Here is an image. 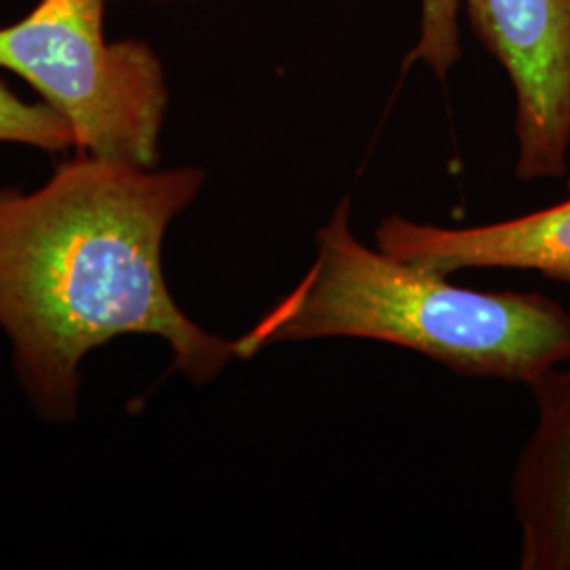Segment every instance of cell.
I'll use <instances>...</instances> for the list:
<instances>
[{"label":"cell","instance_id":"obj_4","mask_svg":"<svg viewBox=\"0 0 570 570\" xmlns=\"http://www.w3.org/2000/svg\"><path fill=\"white\" fill-rule=\"evenodd\" d=\"M515 91V176L560 178L570 150V0H463Z\"/></svg>","mask_w":570,"mask_h":570},{"label":"cell","instance_id":"obj_6","mask_svg":"<svg viewBox=\"0 0 570 570\" xmlns=\"http://www.w3.org/2000/svg\"><path fill=\"white\" fill-rule=\"evenodd\" d=\"M527 387L537 425L511 478L520 569L570 570V360Z\"/></svg>","mask_w":570,"mask_h":570},{"label":"cell","instance_id":"obj_2","mask_svg":"<svg viewBox=\"0 0 570 570\" xmlns=\"http://www.w3.org/2000/svg\"><path fill=\"white\" fill-rule=\"evenodd\" d=\"M303 279L233 341L237 360L266 346L362 338L404 346L452 372L524 383L570 360V313L543 294L482 292L367 247L341 199L315 237Z\"/></svg>","mask_w":570,"mask_h":570},{"label":"cell","instance_id":"obj_3","mask_svg":"<svg viewBox=\"0 0 570 570\" xmlns=\"http://www.w3.org/2000/svg\"><path fill=\"white\" fill-rule=\"evenodd\" d=\"M106 0H39L0 28V68L66 119L79 155L155 167L169 89L148 42H108Z\"/></svg>","mask_w":570,"mask_h":570},{"label":"cell","instance_id":"obj_1","mask_svg":"<svg viewBox=\"0 0 570 570\" xmlns=\"http://www.w3.org/2000/svg\"><path fill=\"white\" fill-rule=\"evenodd\" d=\"M204 184L199 167L79 155L32 193L0 188V326L47 419H72L82 357L122 334L164 338L195 385L237 360L233 341L188 320L165 284V233Z\"/></svg>","mask_w":570,"mask_h":570},{"label":"cell","instance_id":"obj_8","mask_svg":"<svg viewBox=\"0 0 570 570\" xmlns=\"http://www.w3.org/2000/svg\"><path fill=\"white\" fill-rule=\"evenodd\" d=\"M461 2L463 0H421L419 41L407 63L421 61L438 79H446L461 60Z\"/></svg>","mask_w":570,"mask_h":570},{"label":"cell","instance_id":"obj_7","mask_svg":"<svg viewBox=\"0 0 570 570\" xmlns=\"http://www.w3.org/2000/svg\"><path fill=\"white\" fill-rule=\"evenodd\" d=\"M0 142L61 153L75 148V134L49 104L26 102L0 81Z\"/></svg>","mask_w":570,"mask_h":570},{"label":"cell","instance_id":"obj_9","mask_svg":"<svg viewBox=\"0 0 570 570\" xmlns=\"http://www.w3.org/2000/svg\"><path fill=\"white\" fill-rule=\"evenodd\" d=\"M146 2H183V0H146Z\"/></svg>","mask_w":570,"mask_h":570},{"label":"cell","instance_id":"obj_5","mask_svg":"<svg viewBox=\"0 0 570 570\" xmlns=\"http://www.w3.org/2000/svg\"><path fill=\"white\" fill-rule=\"evenodd\" d=\"M374 237L385 254L446 277L465 268H515L570 285V180L569 199L520 218L449 228L391 214Z\"/></svg>","mask_w":570,"mask_h":570}]
</instances>
